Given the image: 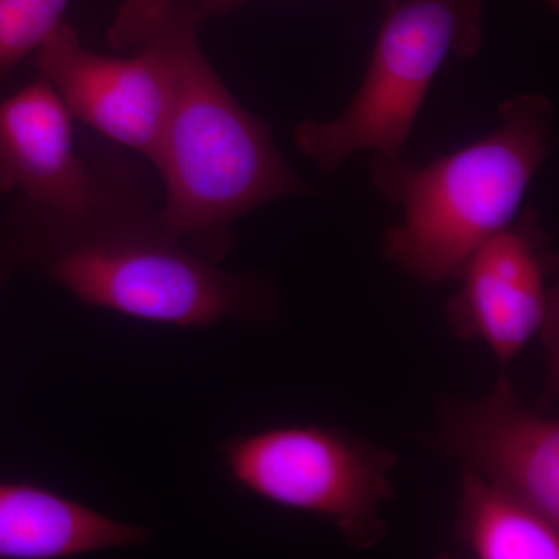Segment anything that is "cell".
Segmentation results:
<instances>
[{
	"instance_id": "7c38bea8",
	"label": "cell",
	"mask_w": 559,
	"mask_h": 559,
	"mask_svg": "<svg viewBox=\"0 0 559 559\" xmlns=\"http://www.w3.org/2000/svg\"><path fill=\"white\" fill-rule=\"evenodd\" d=\"M69 0H0V76L35 53L55 27Z\"/></svg>"
},
{
	"instance_id": "3957f363",
	"label": "cell",
	"mask_w": 559,
	"mask_h": 559,
	"mask_svg": "<svg viewBox=\"0 0 559 559\" xmlns=\"http://www.w3.org/2000/svg\"><path fill=\"white\" fill-rule=\"evenodd\" d=\"M546 95L520 94L499 106L487 138L428 165L374 160L371 182L403 212L382 255L425 285L459 278L471 255L514 223L530 183L555 146Z\"/></svg>"
},
{
	"instance_id": "5b68a950",
	"label": "cell",
	"mask_w": 559,
	"mask_h": 559,
	"mask_svg": "<svg viewBox=\"0 0 559 559\" xmlns=\"http://www.w3.org/2000/svg\"><path fill=\"white\" fill-rule=\"evenodd\" d=\"M231 480L252 495L329 521L356 550L384 539L396 454L325 426H282L219 447Z\"/></svg>"
},
{
	"instance_id": "6da1fadb",
	"label": "cell",
	"mask_w": 559,
	"mask_h": 559,
	"mask_svg": "<svg viewBox=\"0 0 559 559\" xmlns=\"http://www.w3.org/2000/svg\"><path fill=\"white\" fill-rule=\"evenodd\" d=\"M87 197L55 207L17 193L0 219V249L17 270L49 280L87 307L160 325L209 329L274 318L266 280L223 270L165 229L146 171L124 148L91 135Z\"/></svg>"
},
{
	"instance_id": "9c48e42d",
	"label": "cell",
	"mask_w": 559,
	"mask_h": 559,
	"mask_svg": "<svg viewBox=\"0 0 559 559\" xmlns=\"http://www.w3.org/2000/svg\"><path fill=\"white\" fill-rule=\"evenodd\" d=\"M72 119L43 75L0 98V194L17 190L27 200L55 207L84 201L90 165L73 142Z\"/></svg>"
},
{
	"instance_id": "8992f818",
	"label": "cell",
	"mask_w": 559,
	"mask_h": 559,
	"mask_svg": "<svg viewBox=\"0 0 559 559\" xmlns=\"http://www.w3.org/2000/svg\"><path fill=\"white\" fill-rule=\"evenodd\" d=\"M36 64L72 117L156 165L170 90L154 55L143 49H131L127 58L95 53L61 21L40 43Z\"/></svg>"
},
{
	"instance_id": "ba28073f",
	"label": "cell",
	"mask_w": 559,
	"mask_h": 559,
	"mask_svg": "<svg viewBox=\"0 0 559 559\" xmlns=\"http://www.w3.org/2000/svg\"><path fill=\"white\" fill-rule=\"evenodd\" d=\"M430 447L559 524V425L521 403L506 378L479 400L441 403Z\"/></svg>"
},
{
	"instance_id": "4fadbf2b",
	"label": "cell",
	"mask_w": 559,
	"mask_h": 559,
	"mask_svg": "<svg viewBox=\"0 0 559 559\" xmlns=\"http://www.w3.org/2000/svg\"><path fill=\"white\" fill-rule=\"evenodd\" d=\"M197 2V13L200 16L202 24L205 21L213 20V17H221L230 11L237 10L242 3L248 0H194ZM385 7L395 0H380Z\"/></svg>"
},
{
	"instance_id": "5bb4252c",
	"label": "cell",
	"mask_w": 559,
	"mask_h": 559,
	"mask_svg": "<svg viewBox=\"0 0 559 559\" xmlns=\"http://www.w3.org/2000/svg\"><path fill=\"white\" fill-rule=\"evenodd\" d=\"M14 271H16V267L11 263L9 255L0 249V286L13 275Z\"/></svg>"
},
{
	"instance_id": "7a4b0ae2",
	"label": "cell",
	"mask_w": 559,
	"mask_h": 559,
	"mask_svg": "<svg viewBox=\"0 0 559 559\" xmlns=\"http://www.w3.org/2000/svg\"><path fill=\"white\" fill-rule=\"evenodd\" d=\"M194 0H124L108 38L117 50L143 49L167 73L170 105L157 175L160 221L202 259L221 263L234 226L253 210L316 190L283 159L270 128L248 112L198 40Z\"/></svg>"
},
{
	"instance_id": "52a82bcc",
	"label": "cell",
	"mask_w": 559,
	"mask_h": 559,
	"mask_svg": "<svg viewBox=\"0 0 559 559\" xmlns=\"http://www.w3.org/2000/svg\"><path fill=\"white\" fill-rule=\"evenodd\" d=\"M554 267L538 218L525 213L484 242L460 272L462 288L448 304L452 330L484 342L500 364L510 362L557 310Z\"/></svg>"
},
{
	"instance_id": "30bf717a",
	"label": "cell",
	"mask_w": 559,
	"mask_h": 559,
	"mask_svg": "<svg viewBox=\"0 0 559 559\" xmlns=\"http://www.w3.org/2000/svg\"><path fill=\"white\" fill-rule=\"evenodd\" d=\"M151 532L28 481H0V559H68L148 543Z\"/></svg>"
},
{
	"instance_id": "8fae6325",
	"label": "cell",
	"mask_w": 559,
	"mask_h": 559,
	"mask_svg": "<svg viewBox=\"0 0 559 559\" xmlns=\"http://www.w3.org/2000/svg\"><path fill=\"white\" fill-rule=\"evenodd\" d=\"M455 535L474 558H559L558 522L469 468H463Z\"/></svg>"
},
{
	"instance_id": "277c9868",
	"label": "cell",
	"mask_w": 559,
	"mask_h": 559,
	"mask_svg": "<svg viewBox=\"0 0 559 559\" xmlns=\"http://www.w3.org/2000/svg\"><path fill=\"white\" fill-rule=\"evenodd\" d=\"M366 76L336 119L305 120L297 148L330 175L348 157L403 159L433 76L448 57L471 60L484 44V0H395L385 7Z\"/></svg>"
}]
</instances>
